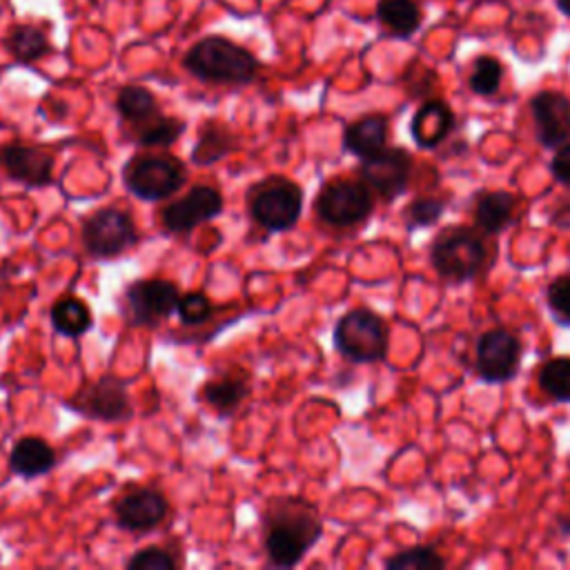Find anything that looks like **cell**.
Returning <instances> with one entry per match:
<instances>
[{"label": "cell", "instance_id": "obj_1", "mask_svg": "<svg viewBox=\"0 0 570 570\" xmlns=\"http://www.w3.org/2000/svg\"><path fill=\"white\" fill-rule=\"evenodd\" d=\"M321 519L313 504L281 497L263 515L265 552L276 568L297 566L321 537Z\"/></svg>", "mask_w": 570, "mask_h": 570}, {"label": "cell", "instance_id": "obj_2", "mask_svg": "<svg viewBox=\"0 0 570 570\" xmlns=\"http://www.w3.org/2000/svg\"><path fill=\"white\" fill-rule=\"evenodd\" d=\"M186 67L203 81L225 83V85H245L256 76V61L243 48L212 36L201 41L186 56Z\"/></svg>", "mask_w": 570, "mask_h": 570}, {"label": "cell", "instance_id": "obj_3", "mask_svg": "<svg viewBox=\"0 0 570 570\" xmlns=\"http://www.w3.org/2000/svg\"><path fill=\"white\" fill-rule=\"evenodd\" d=\"M125 188L142 201H161L177 194L186 181V166L170 155H140L123 170Z\"/></svg>", "mask_w": 570, "mask_h": 570}, {"label": "cell", "instance_id": "obj_4", "mask_svg": "<svg viewBox=\"0 0 570 570\" xmlns=\"http://www.w3.org/2000/svg\"><path fill=\"white\" fill-rule=\"evenodd\" d=\"M304 210V190L283 177L258 183L250 194L254 221L270 232H285L297 225Z\"/></svg>", "mask_w": 570, "mask_h": 570}, {"label": "cell", "instance_id": "obj_5", "mask_svg": "<svg viewBox=\"0 0 570 570\" xmlns=\"http://www.w3.org/2000/svg\"><path fill=\"white\" fill-rule=\"evenodd\" d=\"M433 267L453 283L477 276L486 261V245L482 236L466 228H453L444 232L431 252Z\"/></svg>", "mask_w": 570, "mask_h": 570}, {"label": "cell", "instance_id": "obj_6", "mask_svg": "<svg viewBox=\"0 0 570 570\" xmlns=\"http://www.w3.org/2000/svg\"><path fill=\"white\" fill-rule=\"evenodd\" d=\"M335 348L355 363H374L383 359L388 335L381 317L366 308L344 315L335 328Z\"/></svg>", "mask_w": 570, "mask_h": 570}, {"label": "cell", "instance_id": "obj_7", "mask_svg": "<svg viewBox=\"0 0 570 570\" xmlns=\"http://www.w3.org/2000/svg\"><path fill=\"white\" fill-rule=\"evenodd\" d=\"M372 205L374 201L366 183L332 181L317 199V214L335 228H350L361 223L372 212Z\"/></svg>", "mask_w": 570, "mask_h": 570}, {"label": "cell", "instance_id": "obj_8", "mask_svg": "<svg viewBox=\"0 0 570 570\" xmlns=\"http://www.w3.org/2000/svg\"><path fill=\"white\" fill-rule=\"evenodd\" d=\"M83 243H85V250L94 256H101V258L118 256L136 243L134 221L116 208H103L85 221Z\"/></svg>", "mask_w": 570, "mask_h": 570}, {"label": "cell", "instance_id": "obj_9", "mask_svg": "<svg viewBox=\"0 0 570 570\" xmlns=\"http://www.w3.org/2000/svg\"><path fill=\"white\" fill-rule=\"evenodd\" d=\"M177 285L161 278L131 283L125 293V304L136 326H159L179 308Z\"/></svg>", "mask_w": 570, "mask_h": 570}, {"label": "cell", "instance_id": "obj_10", "mask_svg": "<svg viewBox=\"0 0 570 570\" xmlns=\"http://www.w3.org/2000/svg\"><path fill=\"white\" fill-rule=\"evenodd\" d=\"M412 159L401 148H383L377 155L363 159L361 179L383 199H397L410 183Z\"/></svg>", "mask_w": 570, "mask_h": 570}, {"label": "cell", "instance_id": "obj_11", "mask_svg": "<svg viewBox=\"0 0 570 570\" xmlns=\"http://www.w3.org/2000/svg\"><path fill=\"white\" fill-rule=\"evenodd\" d=\"M521 344L506 330H490L477 346V372L486 383H504L517 374Z\"/></svg>", "mask_w": 570, "mask_h": 570}, {"label": "cell", "instance_id": "obj_12", "mask_svg": "<svg viewBox=\"0 0 570 570\" xmlns=\"http://www.w3.org/2000/svg\"><path fill=\"white\" fill-rule=\"evenodd\" d=\"M223 212V197L210 186L192 188L183 199L163 210V225L168 232H190L201 223L217 219Z\"/></svg>", "mask_w": 570, "mask_h": 570}, {"label": "cell", "instance_id": "obj_13", "mask_svg": "<svg viewBox=\"0 0 570 570\" xmlns=\"http://www.w3.org/2000/svg\"><path fill=\"white\" fill-rule=\"evenodd\" d=\"M74 405L78 412L101 421H125L131 416L129 394L123 381L112 374H105L85 390H81L74 399Z\"/></svg>", "mask_w": 570, "mask_h": 570}, {"label": "cell", "instance_id": "obj_14", "mask_svg": "<svg viewBox=\"0 0 570 570\" xmlns=\"http://www.w3.org/2000/svg\"><path fill=\"white\" fill-rule=\"evenodd\" d=\"M116 524L129 532H148L168 515V499L155 488H134L114 506Z\"/></svg>", "mask_w": 570, "mask_h": 570}, {"label": "cell", "instance_id": "obj_15", "mask_svg": "<svg viewBox=\"0 0 570 570\" xmlns=\"http://www.w3.org/2000/svg\"><path fill=\"white\" fill-rule=\"evenodd\" d=\"M537 138L543 148H561L570 140V101L559 92H539L530 101Z\"/></svg>", "mask_w": 570, "mask_h": 570}, {"label": "cell", "instance_id": "obj_16", "mask_svg": "<svg viewBox=\"0 0 570 570\" xmlns=\"http://www.w3.org/2000/svg\"><path fill=\"white\" fill-rule=\"evenodd\" d=\"M0 166L14 181L28 188H45L54 172V159L48 152L28 146H8L0 150Z\"/></svg>", "mask_w": 570, "mask_h": 570}, {"label": "cell", "instance_id": "obj_17", "mask_svg": "<svg viewBox=\"0 0 570 570\" xmlns=\"http://www.w3.org/2000/svg\"><path fill=\"white\" fill-rule=\"evenodd\" d=\"M455 127V114L453 109L442 101H431L412 118V138L419 148H437L440 142L448 138V134Z\"/></svg>", "mask_w": 570, "mask_h": 570}, {"label": "cell", "instance_id": "obj_18", "mask_svg": "<svg viewBox=\"0 0 570 570\" xmlns=\"http://www.w3.org/2000/svg\"><path fill=\"white\" fill-rule=\"evenodd\" d=\"M54 466H56V453L41 437H23L12 448L10 468L19 477L36 479L41 475H48Z\"/></svg>", "mask_w": 570, "mask_h": 570}, {"label": "cell", "instance_id": "obj_19", "mask_svg": "<svg viewBox=\"0 0 570 570\" xmlns=\"http://www.w3.org/2000/svg\"><path fill=\"white\" fill-rule=\"evenodd\" d=\"M388 123L383 116H366L352 123L344 134V146L350 155L368 159L386 148Z\"/></svg>", "mask_w": 570, "mask_h": 570}, {"label": "cell", "instance_id": "obj_20", "mask_svg": "<svg viewBox=\"0 0 570 570\" xmlns=\"http://www.w3.org/2000/svg\"><path fill=\"white\" fill-rule=\"evenodd\" d=\"M377 19L392 36L408 39L419 30L421 12L414 0H379Z\"/></svg>", "mask_w": 570, "mask_h": 570}, {"label": "cell", "instance_id": "obj_21", "mask_svg": "<svg viewBox=\"0 0 570 570\" xmlns=\"http://www.w3.org/2000/svg\"><path fill=\"white\" fill-rule=\"evenodd\" d=\"M515 197L508 192H488L475 208V221L482 232L497 234L513 221Z\"/></svg>", "mask_w": 570, "mask_h": 570}, {"label": "cell", "instance_id": "obj_22", "mask_svg": "<svg viewBox=\"0 0 570 570\" xmlns=\"http://www.w3.org/2000/svg\"><path fill=\"white\" fill-rule=\"evenodd\" d=\"M92 324H94L92 310L87 308L85 302H81L76 297H63L52 308V326L63 337L76 339V337L85 335L92 328Z\"/></svg>", "mask_w": 570, "mask_h": 570}, {"label": "cell", "instance_id": "obj_23", "mask_svg": "<svg viewBox=\"0 0 570 570\" xmlns=\"http://www.w3.org/2000/svg\"><path fill=\"white\" fill-rule=\"evenodd\" d=\"M186 123L172 116L157 114L148 123L138 125L136 129V140L142 148H170L183 136Z\"/></svg>", "mask_w": 570, "mask_h": 570}, {"label": "cell", "instance_id": "obj_24", "mask_svg": "<svg viewBox=\"0 0 570 570\" xmlns=\"http://www.w3.org/2000/svg\"><path fill=\"white\" fill-rule=\"evenodd\" d=\"M116 107H118V114L134 125H142L150 118H155L157 114H161L155 94L148 92L146 87H136V85L120 89L116 98Z\"/></svg>", "mask_w": 570, "mask_h": 570}, {"label": "cell", "instance_id": "obj_25", "mask_svg": "<svg viewBox=\"0 0 570 570\" xmlns=\"http://www.w3.org/2000/svg\"><path fill=\"white\" fill-rule=\"evenodd\" d=\"M203 399L219 410L221 414H232L243 399L250 392V386L245 379H234V377H225V379H217L203 386Z\"/></svg>", "mask_w": 570, "mask_h": 570}, {"label": "cell", "instance_id": "obj_26", "mask_svg": "<svg viewBox=\"0 0 570 570\" xmlns=\"http://www.w3.org/2000/svg\"><path fill=\"white\" fill-rule=\"evenodd\" d=\"M234 146H236V142H234V138L228 129L208 127L199 136V142H197V148L192 152V161L197 166H212L219 159L228 157L234 150Z\"/></svg>", "mask_w": 570, "mask_h": 570}, {"label": "cell", "instance_id": "obj_27", "mask_svg": "<svg viewBox=\"0 0 570 570\" xmlns=\"http://www.w3.org/2000/svg\"><path fill=\"white\" fill-rule=\"evenodd\" d=\"M539 386L548 397L570 401V359H550L539 372Z\"/></svg>", "mask_w": 570, "mask_h": 570}, {"label": "cell", "instance_id": "obj_28", "mask_svg": "<svg viewBox=\"0 0 570 570\" xmlns=\"http://www.w3.org/2000/svg\"><path fill=\"white\" fill-rule=\"evenodd\" d=\"M10 52L23 61V63H32V61H39L45 52H48V39L41 30L36 28H17L12 34H10Z\"/></svg>", "mask_w": 570, "mask_h": 570}, {"label": "cell", "instance_id": "obj_29", "mask_svg": "<svg viewBox=\"0 0 570 570\" xmlns=\"http://www.w3.org/2000/svg\"><path fill=\"white\" fill-rule=\"evenodd\" d=\"M390 570H437L444 568V559L431 548H412L394 555L386 561Z\"/></svg>", "mask_w": 570, "mask_h": 570}, {"label": "cell", "instance_id": "obj_30", "mask_svg": "<svg viewBox=\"0 0 570 570\" xmlns=\"http://www.w3.org/2000/svg\"><path fill=\"white\" fill-rule=\"evenodd\" d=\"M502 76H504V67L499 61L490 59V56H484L475 63L473 67V74H471V87L475 94H482V96H493L499 85H502Z\"/></svg>", "mask_w": 570, "mask_h": 570}, {"label": "cell", "instance_id": "obj_31", "mask_svg": "<svg viewBox=\"0 0 570 570\" xmlns=\"http://www.w3.org/2000/svg\"><path fill=\"white\" fill-rule=\"evenodd\" d=\"M177 313H179L183 324L199 326V324H205L212 317V304L203 293H188L179 299Z\"/></svg>", "mask_w": 570, "mask_h": 570}, {"label": "cell", "instance_id": "obj_32", "mask_svg": "<svg viewBox=\"0 0 570 570\" xmlns=\"http://www.w3.org/2000/svg\"><path fill=\"white\" fill-rule=\"evenodd\" d=\"M444 212V201L440 199H416L410 203V208L405 210L408 217V228L416 230V228H425V225H433Z\"/></svg>", "mask_w": 570, "mask_h": 570}, {"label": "cell", "instance_id": "obj_33", "mask_svg": "<svg viewBox=\"0 0 570 570\" xmlns=\"http://www.w3.org/2000/svg\"><path fill=\"white\" fill-rule=\"evenodd\" d=\"M177 561L163 548H142L127 561V570H175Z\"/></svg>", "mask_w": 570, "mask_h": 570}, {"label": "cell", "instance_id": "obj_34", "mask_svg": "<svg viewBox=\"0 0 570 570\" xmlns=\"http://www.w3.org/2000/svg\"><path fill=\"white\" fill-rule=\"evenodd\" d=\"M548 304L561 324H570V274L552 281L548 288Z\"/></svg>", "mask_w": 570, "mask_h": 570}, {"label": "cell", "instance_id": "obj_35", "mask_svg": "<svg viewBox=\"0 0 570 570\" xmlns=\"http://www.w3.org/2000/svg\"><path fill=\"white\" fill-rule=\"evenodd\" d=\"M552 177L563 183V186H570V142H566V146L559 148V152L555 155L552 159Z\"/></svg>", "mask_w": 570, "mask_h": 570}, {"label": "cell", "instance_id": "obj_36", "mask_svg": "<svg viewBox=\"0 0 570 570\" xmlns=\"http://www.w3.org/2000/svg\"><path fill=\"white\" fill-rule=\"evenodd\" d=\"M557 8H559L566 17H570V0H557Z\"/></svg>", "mask_w": 570, "mask_h": 570}]
</instances>
